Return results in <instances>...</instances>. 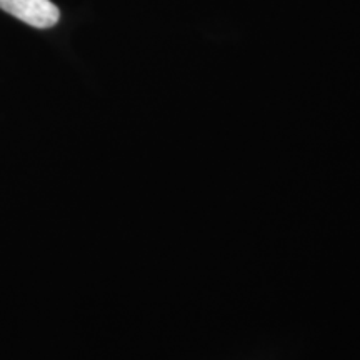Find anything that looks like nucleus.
Here are the masks:
<instances>
[{
	"label": "nucleus",
	"mask_w": 360,
	"mask_h": 360,
	"mask_svg": "<svg viewBox=\"0 0 360 360\" xmlns=\"http://www.w3.org/2000/svg\"><path fill=\"white\" fill-rule=\"evenodd\" d=\"M0 8L35 29H49L60 19V11L51 0H0Z\"/></svg>",
	"instance_id": "obj_1"
}]
</instances>
